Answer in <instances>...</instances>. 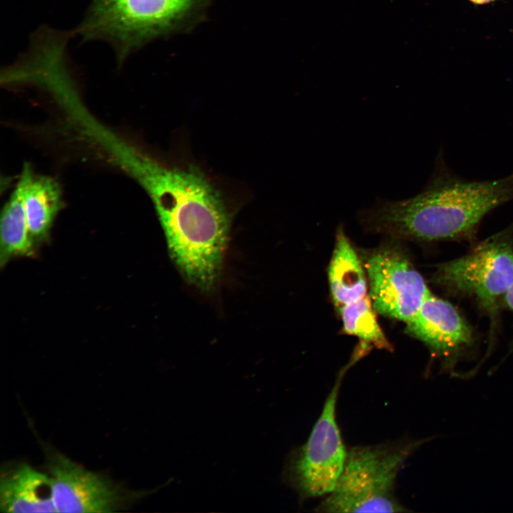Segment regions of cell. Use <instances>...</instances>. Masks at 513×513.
I'll return each mask as SVG.
<instances>
[{
  "mask_svg": "<svg viewBox=\"0 0 513 513\" xmlns=\"http://www.w3.org/2000/svg\"><path fill=\"white\" fill-rule=\"evenodd\" d=\"M118 159L151 198L178 270L210 291L220 274L230 223L220 193L195 167H167L128 147Z\"/></svg>",
  "mask_w": 513,
  "mask_h": 513,
  "instance_id": "obj_1",
  "label": "cell"
},
{
  "mask_svg": "<svg viewBox=\"0 0 513 513\" xmlns=\"http://www.w3.org/2000/svg\"><path fill=\"white\" fill-rule=\"evenodd\" d=\"M513 200V172L488 180H467L452 171L442 150L423 190L402 200L377 199L358 212L365 229L423 242L472 237L482 219Z\"/></svg>",
  "mask_w": 513,
  "mask_h": 513,
  "instance_id": "obj_2",
  "label": "cell"
},
{
  "mask_svg": "<svg viewBox=\"0 0 513 513\" xmlns=\"http://www.w3.org/2000/svg\"><path fill=\"white\" fill-rule=\"evenodd\" d=\"M212 0H92L78 33L85 40H104L118 63L158 38L192 29Z\"/></svg>",
  "mask_w": 513,
  "mask_h": 513,
  "instance_id": "obj_3",
  "label": "cell"
},
{
  "mask_svg": "<svg viewBox=\"0 0 513 513\" xmlns=\"http://www.w3.org/2000/svg\"><path fill=\"white\" fill-rule=\"evenodd\" d=\"M423 442L405 441L351 448L333 490L317 511L405 512L395 497V482L407 459Z\"/></svg>",
  "mask_w": 513,
  "mask_h": 513,
  "instance_id": "obj_4",
  "label": "cell"
},
{
  "mask_svg": "<svg viewBox=\"0 0 513 513\" xmlns=\"http://www.w3.org/2000/svg\"><path fill=\"white\" fill-rule=\"evenodd\" d=\"M433 281L450 293L472 298L489 314L513 284V223L466 254L440 264Z\"/></svg>",
  "mask_w": 513,
  "mask_h": 513,
  "instance_id": "obj_5",
  "label": "cell"
},
{
  "mask_svg": "<svg viewBox=\"0 0 513 513\" xmlns=\"http://www.w3.org/2000/svg\"><path fill=\"white\" fill-rule=\"evenodd\" d=\"M341 371L307 442L293 450L283 479L301 499L330 494L342 472L347 451L336 420V406L344 375Z\"/></svg>",
  "mask_w": 513,
  "mask_h": 513,
  "instance_id": "obj_6",
  "label": "cell"
},
{
  "mask_svg": "<svg viewBox=\"0 0 513 513\" xmlns=\"http://www.w3.org/2000/svg\"><path fill=\"white\" fill-rule=\"evenodd\" d=\"M44 450L57 512H114L125 509L144 495L86 469L56 450L46 446Z\"/></svg>",
  "mask_w": 513,
  "mask_h": 513,
  "instance_id": "obj_7",
  "label": "cell"
},
{
  "mask_svg": "<svg viewBox=\"0 0 513 513\" xmlns=\"http://www.w3.org/2000/svg\"><path fill=\"white\" fill-rule=\"evenodd\" d=\"M366 269L373 308L390 318L407 323L431 294L409 259L393 248L373 252Z\"/></svg>",
  "mask_w": 513,
  "mask_h": 513,
  "instance_id": "obj_8",
  "label": "cell"
},
{
  "mask_svg": "<svg viewBox=\"0 0 513 513\" xmlns=\"http://www.w3.org/2000/svg\"><path fill=\"white\" fill-rule=\"evenodd\" d=\"M406 324L407 331L443 358L448 367L473 341L471 327L455 307L432 294Z\"/></svg>",
  "mask_w": 513,
  "mask_h": 513,
  "instance_id": "obj_9",
  "label": "cell"
},
{
  "mask_svg": "<svg viewBox=\"0 0 513 513\" xmlns=\"http://www.w3.org/2000/svg\"><path fill=\"white\" fill-rule=\"evenodd\" d=\"M0 509L7 513L56 512L49 475L22 462L2 468Z\"/></svg>",
  "mask_w": 513,
  "mask_h": 513,
  "instance_id": "obj_10",
  "label": "cell"
},
{
  "mask_svg": "<svg viewBox=\"0 0 513 513\" xmlns=\"http://www.w3.org/2000/svg\"><path fill=\"white\" fill-rule=\"evenodd\" d=\"M19 180L29 234L37 245L47 239L63 207L61 189L55 179L35 175L28 165L24 166Z\"/></svg>",
  "mask_w": 513,
  "mask_h": 513,
  "instance_id": "obj_11",
  "label": "cell"
},
{
  "mask_svg": "<svg viewBox=\"0 0 513 513\" xmlns=\"http://www.w3.org/2000/svg\"><path fill=\"white\" fill-rule=\"evenodd\" d=\"M328 281L332 299L339 308L366 296L364 270L342 227L337 230Z\"/></svg>",
  "mask_w": 513,
  "mask_h": 513,
  "instance_id": "obj_12",
  "label": "cell"
},
{
  "mask_svg": "<svg viewBox=\"0 0 513 513\" xmlns=\"http://www.w3.org/2000/svg\"><path fill=\"white\" fill-rule=\"evenodd\" d=\"M35 247L28 231L23 201L22 184L19 180L1 214V266L3 267L15 256H33Z\"/></svg>",
  "mask_w": 513,
  "mask_h": 513,
  "instance_id": "obj_13",
  "label": "cell"
},
{
  "mask_svg": "<svg viewBox=\"0 0 513 513\" xmlns=\"http://www.w3.org/2000/svg\"><path fill=\"white\" fill-rule=\"evenodd\" d=\"M343 331L359 338L361 342L376 348L390 349L374 312L371 300L367 296L340 308Z\"/></svg>",
  "mask_w": 513,
  "mask_h": 513,
  "instance_id": "obj_14",
  "label": "cell"
},
{
  "mask_svg": "<svg viewBox=\"0 0 513 513\" xmlns=\"http://www.w3.org/2000/svg\"><path fill=\"white\" fill-rule=\"evenodd\" d=\"M504 300L508 307L513 311V284L505 294Z\"/></svg>",
  "mask_w": 513,
  "mask_h": 513,
  "instance_id": "obj_15",
  "label": "cell"
},
{
  "mask_svg": "<svg viewBox=\"0 0 513 513\" xmlns=\"http://www.w3.org/2000/svg\"><path fill=\"white\" fill-rule=\"evenodd\" d=\"M470 1H471L472 2L477 4H483L488 3L492 0H470Z\"/></svg>",
  "mask_w": 513,
  "mask_h": 513,
  "instance_id": "obj_16",
  "label": "cell"
}]
</instances>
